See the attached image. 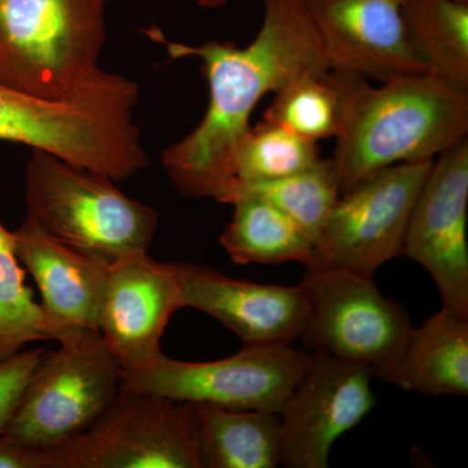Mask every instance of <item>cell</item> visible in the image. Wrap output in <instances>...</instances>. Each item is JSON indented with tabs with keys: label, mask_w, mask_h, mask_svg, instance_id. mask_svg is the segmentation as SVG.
Listing matches in <instances>:
<instances>
[{
	"label": "cell",
	"mask_w": 468,
	"mask_h": 468,
	"mask_svg": "<svg viewBox=\"0 0 468 468\" xmlns=\"http://www.w3.org/2000/svg\"><path fill=\"white\" fill-rule=\"evenodd\" d=\"M263 21L246 48L234 43L199 46L149 36L171 58H197L207 80V111L192 133L162 153L169 181L181 196L212 198L230 205L236 193L233 156L250 128L252 111L268 92H277L295 77L331 69L316 27L301 0H261Z\"/></svg>",
	"instance_id": "cell-1"
},
{
	"label": "cell",
	"mask_w": 468,
	"mask_h": 468,
	"mask_svg": "<svg viewBox=\"0 0 468 468\" xmlns=\"http://www.w3.org/2000/svg\"><path fill=\"white\" fill-rule=\"evenodd\" d=\"M338 72L345 112L331 160L341 194L380 169L435 160L467 138L468 91L440 77L417 73L375 88L365 77Z\"/></svg>",
	"instance_id": "cell-2"
},
{
	"label": "cell",
	"mask_w": 468,
	"mask_h": 468,
	"mask_svg": "<svg viewBox=\"0 0 468 468\" xmlns=\"http://www.w3.org/2000/svg\"><path fill=\"white\" fill-rule=\"evenodd\" d=\"M140 97L134 80L101 68L61 98L0 84V141L46 151L120 183L150 165L134 122Z\"/></svg>",
	"instance_id": "cell-3"
},
{
	"label": "cell",
	"mask_w": 468,
	"mask_h": 468,
	"mask_svg": "<svg viewBox=\"0 0 468 468\" xmlns=\"http://www.w3.org/2000/svg\"><path fill=\"white\" fill-rule=\"evenodd\" d=\"M27 218L58 242L112 263L149 251L159 227L155 208L117 189L109 176L32 150L26 171Z\"/></svg>",
	"instance_id": "cell-4"
},
{
	"label": "cell",
	"mask_w": 468,
	"mask_h": 468,
	"mask_svg": "<svg viewBox=\"0 0 468 468\" xmlns=\"http://www.w3.org/2000/svg\"><path fill=\"white\" fill-rule=\"evenodd\" d=\"M109 0H0V84L61 98L100 67Z\"/></svg>",
	"instance_id": "cell-5"
},
{
	"label": "cell",
	"mask_w": 468,
	"mask_h": 468,
	"mask_svg": "<svg viewBox=\"0 0 468 468\" xmlns=\"http://www.w3.org/2000/svg\"><path fill=\"white\" fill-rule=\"evenodd\" d=\"M48 350L3 435L48 449L90 426L122 390L124 369L101 334L64 335Z\"/></svg>",
	"instance_id": "cell-6"
},
{
	"label": "cell",
	"mask_w": 468,
	"mask_h": 468,
	"mask_svg": "<svg viewBox=\"0 0 468 468\" xmlns=\"http://www.w3.org/2000/svg\"><path fill=\"white\" fill-rule=\"evenodd\" d=\"M307 302L301 341L392 383L412 325L408 313L388 300L371 277L341 270H306L300 282Z\"/></svg>",
	"instance_id": "cell-7"
},
{
	"label": "cell",
	"mask_w": 468,
	"mask_h": 468,
	"mask_svg": "<svg viewBox=\"0 0 468 468\" xmlns=\"http://www.w3.org/2000/svg\"><path fill=\"white\" fill-rule=\"evenodd\" d=\"M46 468H201L190 403L120 390L82 432L48 449Z\"/></svg>",
	"instance_id": "cell-8"
},
{
	"label": "cell",
	"mask_w": 468,
	"mask_h": 468,
	"mask_svg": "<svg viewBox=\"0 0 468 468\" xmlns=\"http://www.w3.org/2000/svg\"><path fill=\"white\" fill-rule=\"evenodd\" d=\"M433 160L380 169L341 194L314 242L306 270H341L366 277L403 252L419 190Z\"/></svg>",
	"instance_id": "cell-9"
},
{
	"label": "cell",
	"mask_w": 468,
	"mask_h": 468,
	"mask_svg": "<svg viewBox=\"0 0 468 468\" xmlns=\"http://www.w3.org/2000/svg\"><path fill=\"white\" fill-rule=\"evenodd\" d=\"M309 356V351L292 349V345L243 346L233 356L211 362H183L163 353L150 367L124 372L122 390L280 414Z\"/></svg>",
	"instance_id": "cell-10"
},
{
	"label": "cell",
	"mask_w": 468,
	"mask_h": 468,
	"mask_svg": "<svg viewBox=\"0 0 468 468\" xmlns=\"http://www.w3.org/2000/svg\"><path fill=\"white\" fill-rule=\"evenodd\" d=\"M468 140L435 160L421 185L402 255L432 277L442 306L468 318Z\"/></svg>",
	"instance_id": "cell-11"
},
{
	"label": "cell",
	"mask_w": 468,
	"mask_h": 468,
	"mask_svg": "<svg viewBox=\"0 0 468 468\" xmlns=\"http://www.w3.org/2000/svg\"><path fill=\"white\" fill-rule=\"evenodd\" d=\"M309 362L284 408L282 466L326 468L332 446L358 426L377 399L366 369L322 353Z\"/></svg>",
	"instance_id": "cell-12"
},
{
	"label": "cell",
	"mask_w": 468,
	"mask_h": 468,
	"mask_svg": "<svg viewBox=\"0 0 468 468\" xmlns=\"http://www.w3.org/2000/svg\"><path fill=\"white\" fill-rule=\"evenodd\" d=\"M184 309L174 263L137 251L112 261L101 304L100 334L126 374L162 356V337Z\"/></svg>",
	"instance_id": "cell-13"
},
{
	"label": "cell",
	"mask_w": 468,
	"mask_h": 468,
	"mask_svg": "<svg viewBox=\"0 0 468 468\" xmlns=\"http://www.w3.org/2000/svg\"><path fill=\"white\" fill-rule=\"evenodd\" d=\"M329 68L387 82L427 72L409 39L403 0H301Z\"/></svg>",
	"instance_id": "cell-14"
},
{
	"label": "cell",
	"mask_w": 468,
	"mask_h": 468,
	"mask_svg": "<svg viewBox=\"0 0 468 468\" xmlns=\"http://www.w3.org/2000/svg\"><path fill=\"white\" fill-rule=\"evenodd\" d=\"M183 307L217 319L243 346H286L301 340L307 302L300 284H260L205 264L172 261Z\"/></svg>",
	"instance_id": "cell-15"
},
{
	"label": "cell",
	"mask_w": 468,
	"mask_h": 468,
	"mask_svg": "<svg viewBox=\"0 0 468 468\" xmlns=\"http://www.w3.org/2000/svg\"><path fill=\"white\" fill-rule=\"evenodd\" d=\"M14 237L18 260L41 292L55 341L77 331L100 334L111 263L58 242L29 218Z\"/></svg>",
	"instance_id": "cell-16"
},
{
	"label": "cell",
	"mask_w": 468,
	"mask_h": 468,
	"mask_svg": "<svg viewBox=\"0 0 468 468\" xmlns=\"http://www.w3.org/2000/svg\"><path fill=\"white\" fill-rule=\"evenodd\" d=\"M201 468L282 466V419L277 412L190 403Z\"/></svg>",
	"instance_id": "cell-17"
},
{
	"label": "cell",
	"mask_w": 468,
	"mask_h": 468,
	"mask_svg": "<svg viewBox=\"0 0 468 468\" xmlns=\"http://www.w3.org/2000/svg\"><path fill=\"white\" fill-rule=\"evenodd\" d=\"M430 397L468 394V318L441 307L410 331L392 383Z\"/></svg>",
	"instance_id": "cell-18"
},
{
	"label": "cell",
	"mask_w": 468,
	"mask_h": 468,
	"mask_svg": "<svg viewBox=\"0 0 468 468\" xmlns=\"http://www.w3.org/2000/svg\"><path fill=\"white\" fill-rule=\"evenodd\" d=\"M234 211L220 236V245L237 264H280L313 260L314 241L297 223L260 197L239 193Z\"/></svg>",
	"instance_id": "cell-19"
},
{
	"label": "cell",
	"mask_w": 468,
	"mask_h": 468,
	"mask_svg": "<svg viewBox=\"0 0 468 468\" xmlns=\"http://www.w3.org/2000/svg\"><path fill=\"white\" fill-rule=\"evenodd\" d=\"M402 16L427 72L468 91V0H403Z\"/></svg>",
	"instance_id": "cell-20"
},
{
	"label": "cell",
	"mask_w": 468,
	"mask_h": 468,
	"mask_svg": "<svg viewBox=\"0 0 468 468\" xmlns=\"http://www.w3.org/2000/svg\"><path fill=\"white\" fill-rule=\"evenodd\" d=\"M345 94L338 70L307 72L275 92L263 119L306 140L335 138L343 128Z\"/></svg>",
	"instance_id": "cell-21"
},
{
	"label": "cell",
	"mask_w": 468,
	"mask_h": 468,
	"mask_svg": "<svg viewBox=\"0 0 468 468\" xmlns=\"http://www.w3.org/2000/svg\"><path fill=\"white\" fill-rule=\"evenodd\" d=\"M239 193L260 197L275 206L297 223L314 242L341 197L334 163L323 158L311 167L285 177L243 184L237 189L236 196Z\"/></svg>",
	"instance_id": "cell-22"
},
{
	"label": "cell",
	"mask_w": 468,
	"mask_h": 468,
	"mask_svg": "<svg viewBox=\"0 0 468 468\" xmlns=\"http://www.w3.org/2000/svg\"><path fill=\"white\" fill-rule=\"evenodd\" d=\"M320 159L318 143L263 119L250 125L234 151L236 192L243 184L285 177L311 167Z\"/></svg>",
	"instance_id": "cell-23"
},
{
	"label": "cell",
	"mask_w": 468,
	"mask_h": 468,
	"mask_svg": "<svg viewBox=\"0 0 468 468\" xmlns=\"http://www.w3.org/2000/svg\"><path fill=\"white\" fill-rule=\"evenodd\" d=\"M14 232L0 221V362L27 345L55 341L41 303L26 284Z\"/></svg>",
	"instance_id": "cell-24"
},
{
	"label": "cell",
	"mask_w": 468,
	"mask_h": 468,
	"mask_svg": "<svg viewBox=\"0 0 468 468\" xmlns=\"http://www.w3.org/2000/svg\"><path fill=\"white\" fill-rule=\"evenodd\" d=\"M48 350L23 349L0 362V435L7 428L27 383Z\"/></svg>",
	"instance_id": "cell-25"
},
{
	"label": "cell",
	"mask_w": 468,
	"mask_h": 468,
	"mask_svg": "<svg viewBox=\"0 0 468 468\" xmlns=\"http://www.w3.org/2000/svg\"><path fill=\"white\" fill-rule=\"evenodd\" d=\"M0 468H46L43 449L0 435Z\"/></svg>",
	"instance_id": "cell-26"
},
{
	"label": "cell",
	"mask_w": 468,
	"mask_h": 468,
	"mask_svg": "<svg viewBox=\"0 0 468 468\" xmlns=\"http://www.w3.org/2000/svg\"><path fill=\"white\" fill-rule=\"evenodd\" d=\"M193 2L202 8L217 9L224 7L229 0H193Z\"/></svg>",
	"instance_id": "cell-27"
}]
</instances>
